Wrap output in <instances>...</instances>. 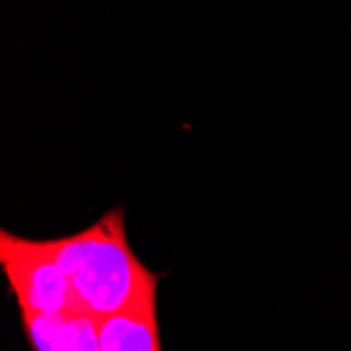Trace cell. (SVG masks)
I'll list each match as a JSON object with an SVG mask.
<instances>
[{"mask_svg":"<svg viewBox=\"0 0 351 351\" xmlns=\"http://www.w3.org/2000/svg\"><path fill=\"white\" fill-rule=\"evenodd\" d=\"M19 322L32 351H101V320L80 309L55 315L19 311Z\"/></svg>","mask_w":351,"mask_h":351,"instance_id":"3957f363","label":"cell"},{"mask_svg":"<svg viewBox=\"0 0 351 351\" xmlns=\"http://www.w3.org/2000/svg\"><path fill=\"white\" fill-rule=\"evenodd\" d=\"M55 257L68 278L74 309L97 320L158 301L165 274L152 271L133 250L122 206L70 236L51 238Z\"/></svg>","mask_w":351,"mask_h":351,"instance_id":"6da1fadb","label":"cell"},{"mask_svg":"<svg viewBox=\"0 0 351 351\" xmlns=\"http://www.w3.org/2000/svg\"><path fill=\"white\" fill-rule=\"evenodd\" d=\"M99 339L101 351H165L158 301L104 317Z\"/></svg>","mask_w":351,"mask_h":351,"instance_id":"277c9868","label":"cell"},{"mask_svg":"<svg viewBox=\"0 0 351 351\" xmlns=\"http://www.w3.org/2000/svg\"><path fill=\"white\" fill-rule=\"evenodd\" d=\"M0 267L17 311L55 315L74 307L68 278L55 257L51 238L36 240L3 230Z\"/></svg>","mask_w":351,"mask_h":351,"instance_id":"7a4b0ae2","label":"cell"}]
</instances>
